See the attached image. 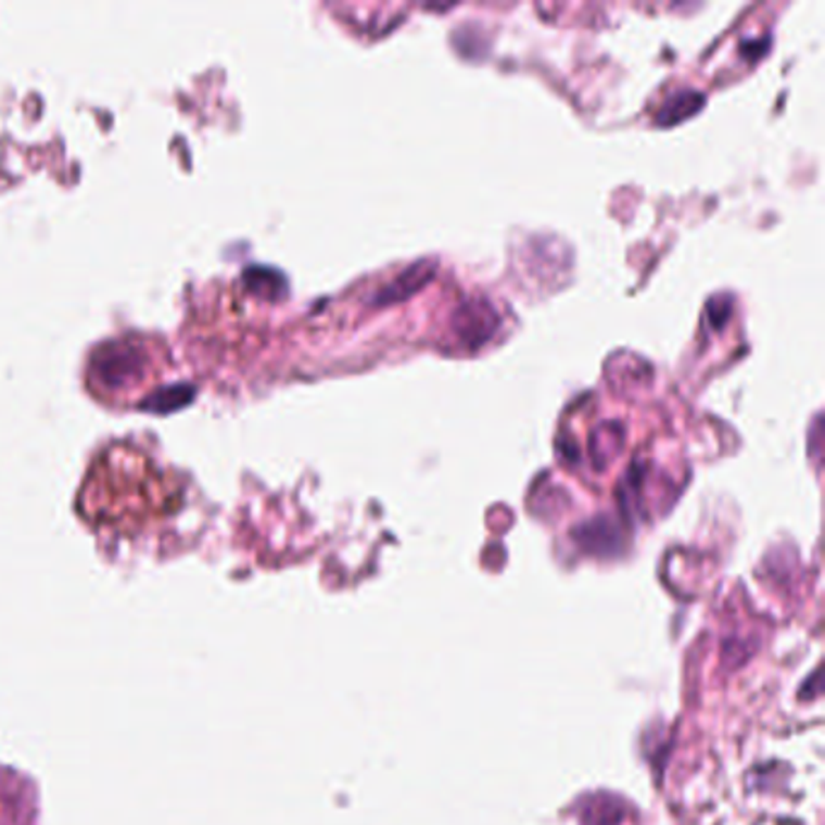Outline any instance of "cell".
I'll list each match as a JSON object with an SVG mask.
<instances>
[{"instance_id":"cell-1","label":"cell","mask_w":825,"mask_h":825,"mask_svg":"<svg viewBox=\"0 0 825 825\" xmlns=\"http://www.w3.org/2000/svg\"><path fill=\"white\" fill-rule=\"evenodd\" d=\"M139 366V354L129 346H114L102 348L98 354V373L102 383H124L126 376L134 373V368Z\"/></svg>"},{"instance_id":"cell-2","label":"cell","mask_w":825,"mask_h":825,"mask_svg":"<svg viewBox=\"0 0 825 825\" xmlns=\"http://www.w3.org/2000/svg\"><path fill=\"white\" fill-rule=\"evenodd\" d=\"M189 399H192V390L182 385V388H170V390H161V393H153L143 402V407L153 411H170V409H177L179 405H185V402Z\"/></svg>"}]
</instances>
